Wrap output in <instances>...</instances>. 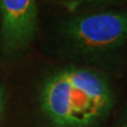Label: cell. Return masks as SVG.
I'll use <instances>...</instances> for the list:
<instances>
[{
  "instance_id": "6",
  "label": "cell",
  "mask_w": 127,
  "mask_h": 127,
  "mask_svg": "<svg viewBox=\"0 0 127 127\" xmlns=\"http://www.w3.org/2000/svg\"><path fill=\"white\" fill-rule=\"evenodd\" d=\"M116 127H127V114L116 125Z\"/></svg>"
},
{
  "instance_id": "1",
  "label": "cell",
  "mask_w": 127,
  "mask_h": 127,
  "mask_svg": "<svg viewBox=\"0 0 127 127\" xmlns=\"http://www.w3.org/2000/svg\"><path fill=\"white\" fill-rule=\"evenodd\" d=\"M117 102L105 71L68 65L47 74L37 91V103L48 127H98Z\"/></svg>"
},
{
  "instance_id": "2",
  "label": "cell",
  "mask_w": 127,
  "mask_h": 127,
  "mask_svg": "<svg viewBox=\"0 0 127 127\" xmlns=\"http://www.w3.org/2000/svg\"><path fill=\"white\" fill-rule=\"evenodd\" d=\"M127 46V11H100L63 19L54 30L59 56L104 71L118 65Z\"/></svg>"
},
{
  "instance_id": "4",
  "label": "cell",
  "mask_w": 127,
  "mask_h": 127,
  "mask_svg": "<svg viewBox=\"0 0 127 127\" xmlns=\"http://www.w3.org/2000/svg\"><path fill=\"white\" fill-rule=\"evenodd\" d=\"M119 1L121 0H54V3L70 13H74L86 7L108 4V3H114Z\"/></svg>"
},
{
  "instance_id": "3",
  "label": "cell",
  "mask_w": 127,
  "mask_h": 127,
  "mask_svg": "<svg viewBox=\"0 0 127 127\" xmlns=\"http://www.w3.org/2000/svg\"><path fill=\"white\" fill-rule=\"evenodd\" d=\"M37 0H0V55L14 62L25 54L37 30Z\"/></svg>"
},
{
  "instance_id": "5",
  "label": "cell",
  "mask_w": 127,
  "mask_h": 127,
  "mask_svg": "<svg viewBox=\"0 0 127 127\" xmlns=\"http://www.w3.org/2000/svg\"><path fill=\"white\" fill-rule=\"evenodd\" d=\"M4 107H5V89L2 84H0V122L2 120Z\"/></svg>"
}]
</instances>
